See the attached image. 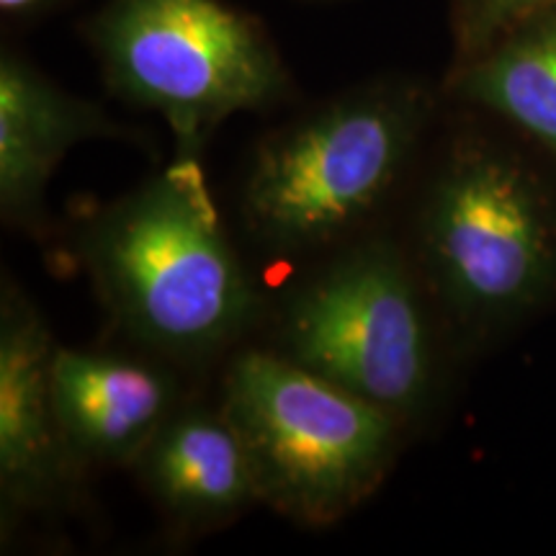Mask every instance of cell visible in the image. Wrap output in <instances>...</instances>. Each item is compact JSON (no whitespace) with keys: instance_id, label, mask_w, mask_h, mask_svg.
<instances>
[{"instance_id":"cell-13","label":"cell","mask_w":556,"mask_h":556,"mask_svg":"<svg viewBox=\"0 0 556 556\" xmlns=\"http://www.w3.org/2000/svg\"><path fill=\"white\" fill-rule=\"evenodd\" d=\"M67 0H0V13L13 24H29L62 9Z\"/></svg>"},{"instance_id":"cell-12","label":"cell","mask_w":556,"mask_h":556,"mask_svg":"<svg viewBox=\"0 0 556 556\" xmlns=\"http://www.w3.org/2000/svg\"><path fill=\"white\" fill-rule=\"evenodd\" d=\"M556 0H448L451 62L475 58L500 34Z\"/></svg>"},{"instance_id":"cell-4","label":"cell","mask_w":556,"mask_h":556,"mask_svg":"<svg viewBox=\"0 0 556 556\" xmlns=\"http://www.w3.org/2000/svg\"><path fill=\"white\" fill-rule=\"evenodd\" d=\"M263 345L358 394L409 435L441 417L464 356L405 235L384 225L304 263Z\"/></svg>"},{"instance_id":"cell-1","label":"cell","mask_w":556,"mask_h":556,"mask_svg":"<svg viewBox=\"0 0 556 556\" xmlns=\"http://www.w3.org/2000/svg\"><path fill=\"white\" fill-rule=\"evenodd\" d=\"M448 109L402 235L475 361L556 309V170L486 116Z\"/></svg>"},{"instance_id":"cell-10","label":"cell","mask_w":556,"mask_h":556,"mask_svg":"<svg viewBox=\"0 0 556 556\" xmlns=\"http://www.w3.org/2000/svg\"><path fill=\"white\" fill-rule=\"evenodd\" d=\"M129 469L160 516L189 536L219 531L261 505L248 454L219 400L189 394Z\"/></svg>"},{"instance_id":"cell-6","label":"cell","mask_w":556,"mask_h":556,"mask_svg":"<svg viewBox=\"0 0 556 556\" xmlns=\"http://www.w3.org/2000/svg\"><path fill=\"white\" fill-rule=\"evenodd\" d=\"M80 34L109 93L163 116L189 155L229 116L278 109L296 93L266 24L227 0H106Z\"/></svg>"},{"instance_id":"cell-7","label":"cell","mask_w":556,"mask_h":556,"mask_svg":"<svg viewBox=\"0 0 556 556\" xmlns=\"http://www.w3.org/2000/svg\"><path fill=\"white\" fill-rule=\"evenodd\" d=\"M58 340L13 278L0 291V523L3 533L52 516L83 482L62 441L52 400Z\"/></svg>"},{"instance_id":"cell-2","label":"cell","mask_w":556,"mask_h":556,"mask_svg":"<svg viewBox=\"0 0 556 556\" xmlns=\"http://www.w3.org/2000/svg\"><path fill=\"white\" fill-rule=\"evenodd\" d=\"M199 160L178 152L75 232V255L116 332L186 374L225 364L268 315Z\"/></svg>"},{"instance_id":"cell-3","label":"cell","mask_w":556,"mask_h":556,"mask_svg":"<svg viewBox=\"0 0 556 556\" xmlns=\"http://www.w3.org/2000/svg\"><path fill=\"white\" fill-rule=\"evenodd\" d=\"M443 109L441 86L381 73L266 131L240 178L250 245L304 266L381 227L420 173Z\"/></svg>"},{"instance_id":"cell-9","label":"cell","mask_w":556,"mask_h":556,"mask_svg":"<svg viewBox=\"0 0 556 556\" xmlns=\"http://www.w3.org/2000/svg\"><path fill=\"white\" fill-rule=\"evenodd\" d=\"M90 139H139L101 103L70 93L18 50L0 52V217L39 238L47 186L73 148Z\"/></svg>"},{"instance_id":"cell-5","label":"cell","mask_w":556,"mask_h":556,"mask_svg":"<svg viewBox=\"0 0 556 556\" xmlns=\"http://www.w3.org/2000/svg\"><path fill=\"white\" fill-rule=\"evenodd\" d=\"M217 400L238 430L261 505L315 531L377 495L413 438L384 409L261 340L225 358Z\"/></svg>"},{"instance_id":"cell-11","label":"cell","mask_w":556,"mask_h":556,"mask_svg":"<svg viewBox=\"0 0 556 556\" xmlns=\"http://www.w3.org/2000/svg\"><path fill=\"white\" fill-rule=\"evenodd\" d=\"M443 99L516 135L556 170V3L500 34L475 58L451 62Z\"/></svg>"},{"instance_id":"cell-8","label":"cell","mask_w":556,"mask_h":556,"mask_svg":"<svg viewBox=\"0 0 556 556\" xmlns=\"http://www.w3.org/2000/svg\"><path fill=\"white\" fill-rule=\"evenodd\" d=\"M184 368L150 353L54 348L52 400L73 467H131L165 417L189 397Z\"/></svg>"}]
</instances>
